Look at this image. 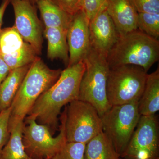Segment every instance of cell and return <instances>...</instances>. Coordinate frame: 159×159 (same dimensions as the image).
I'll return each mask as SVG.
<instances>
[{
    "mask_svg": "<svg viewBox=\"0 0 159 159\" xmlns=\"http://www.w3.org/2000/svg\"><path fill=\"white\" fill-rule=\"evenodd\" d=\"M61 71L50 68L38 57L31 64L11 102L9 123L24 120L39 97L57 81Z\"/></svg>",
    "mask_w": 159,
    "mask_h": 159,
    "instance_id": "3957f363",
    "label": "cell"
},
{
    "mask_svg": "<svg viewBox=\"0 0 159 159\" xmlns=\"http://www.w3.org/2000/svg\"><path fill=\"white\" fill-rule=\"evenodd\" d=\"M11 70L31 64L39 57L33 47L25 42L21 48L13 54L2 56Z\"/></svg>",
    "mask_w": 159,
    "mask_h": 159,
    "instance_id": "ffe728a7",
    "label": "cell"
},
{
    "mask_svg": "<svg viewBox=\"0 0 159 159\" xmlns=\"http://www.w3.org/2000/svg\"><path fill=\"white\" fill-rule=\"evenodd\" d=\"M66 109L60 117L59 134L53 137L47 126L37 123L35 119H24L22 142L27 155L32 159H53L66 143L65 131Z\"/></svg>",
    "mask_w": 159,
    "mask_h": 159,
    "instance_id": "5b68a950",
    "label": "cell"
},
{
    "mask_svg": "<svg viewBox=\"0 0 159 159\" xmlns=\"http://www.w3.org/2000/svg\"><path fill=\"white\" fill-rule=\"evenodd\" d=\"M120 159H124L122 158H120Z\"/></svg>",
    "mask_w": 159,
    "mask_h": 159,
    "instance_id": "4dcf8cb0",
    "label": "cell"
},
{
    "mask_svg": "<svg viewBox=\"0 0 159 159\" xmlns=\"http://www.w3.org/2000/svg\"><path fill=\"white\" fill-rule=\"evenodd\" d=\"M11 107L0 112V153L8 142L10 136L9 122Z\"/></svg>",
    "mask_w": 159,
    "mask_h": 159,
    "instance_id": "d4e9b609",
    "label": "cell"
},
{
    "mask_svg": "<svg viewBox=\"0 0 159 159\" xmlns=\"http://www.w3.org/2000/svg\"><path fill=\"white\" fill-rule=\"evenodd\" d=\"M107 0H81V10L85 13L89 22L105 7Z\"/></svg>",
    "mask_w": 159,
    "mask_h": 159,
    "instance_id": "cb8c5ba5",
    "label": "cell"
},
{
    "mask_svg": "<svg viewBox=\"0 0 159 159\" xmlns=\"http://www.w3.org/2000/svg\"><path fill=\"white\" fill-rule=\"evenodd\" d=\"M85 69L83 61L67 67L57 81L39 97L27 116L34 118L39 124L45 125L54 135L59 129L58 116L61 108L78 99Z\"/></svg>",
    "mask_w": 159,
    "mask_h": 159,
    "instance_id": "6da1fadb",
    "label": "cell"
},
{
    "mask_svg": "<svg viewBox=\"0 0 159 159\" xmlns=\"http://www.w3.org/2000/svg\"><path fill=\"white\" fill-rule=\"evenodd\" d=\"M10 3V0H2V4L0 6V33L2 30V25L3 19L5 14V11L7 7Z\"/></svg>",
    "mask_w": 159,
    "mask_h": 159,
    "instance_id": "f1b7e54d",
    "label": "cell"
},
{
    "mask_svg": "<svg viewBox=\"0 0 159 159\" xmlns=\"http://www.w3.org/2000/svg\"><path fill=\"white\" fill-rule=\"evenodd\" d=\"M30 2H31L34 3V4H35L37 3V2H38V1H42V0H29ZM45 1H51V0H45Z\"/></svg>",
    "mask_w": 159,
    "mask_h": 159,
    "instance_id": "f546056e",
    "label": "cell"
},
{
    "mask_svg": "<svg viewBox=\"0 0 159 159\" xmlns=\"http://www.w3.org/2000/svg\"><path fill=\"white\" fill-rule=\"evenodd\" d=\"M36 4L45 28H57L67 31L72 16L51 1L42 0Z\"/></svg>",
    "mask_w": 159,
    "mask_h": 159,
    "instance_id": "e0dca14e",
    "label": "cell"
},
{
    "mask_svg": "<svg viewBox=\"0 0 159 159\" xmlns=\"http://www.w3.org/2000/svg\"><path fill=\"white\" fill-rule=\"evenodd\" d=\"M139 102L112 106L101 118L102 130L110 138L120 156L127 148L141 115Z\"/></svg>",
    "mask_w": 159,
    "mask_h": 159,
    "instance_id": "52a82bcc",
    "label": "cell"
},
{
    "mask_svg": "<svg viewBox=\"0 0 159 159\" xmlns=\"http://www.w3.org/2000/svg\"><path fill=\"white\" fill-rule=\"evenodd\" d=\"M86 145L80 142H66L53 159H84Z\"/></svg>",
    "mask_w": 159,
    "mask_h": 159,
    "instance_id": "603a6c76",
    "label": "cell"
},
{
    "mask_svg": "<svg viewBox=\"0 0 159 159\" xmlns=\"http://www.w3.org/2000/svg\"><path fill=\"white\" fill-rule=\"evenodd\" d=\"M159 58L158 39L148 36L138 29L119 36L107 56L109 68L136 66L147 72Z\"/></svg>",
    "mask_w": 159,
    "mask_h": 159,
    "instance_id": "7a4b0ae2",
    "label": "cell"
},
{
    "mask_svg": "<svg viewBox=\"0 0 159 159\" xmlns=\"http://www.w3.org/2000/svg\"><path fill=\"white\" fill-rule=\"evenodd\" d=\"M106 9L119 36L138 29V12L130 0H107Z\"/></svg>",
    "mask_w": 159,
    "mask_h": 159,
    "instance_id": "4fadbf2b",
    "label": "cell"
},
{
    "mask_svg": "<svg viewBox=\"0 0 159 159\" xmlns=\"http://www.w3.org/2000/svg\"><path fill=\"white\" fill-rule=\"evenodd\" d=\"M124 159H159V124L156 115L141 116L127 148Z\"/></svg>",
    "mask_w": 159,
    "mask_h": 159,
    "instance_id": "9c48e42d",
    "label": "cell"
},
{
    "mask_svg": "<svg viewBox=\"0 0 159 159\" xmlns=\"http://www.w3.org/2000/svg\"><path fill=\"white\" fill-rule=\"evenodd\" d=\"M24 120L9 124L10 136L0 153V159H32L24 149L22 134Z\"/></svg>",
    "mask_w": 159,
    "mask_h": 159,
    "instance_id": "d6986e66",
    "label": "cell"
},
{
    "mask_svg": "<svg viewBox=\"0 0 159 159\" xmlns=\"http://www.w3.org/2000/svg\"><path fill=\"white\" fill-rule=\"evenodd\" d=\"M31 64L10 71L0 84V112L11 106Z\"/></svg>",
    "mask_w": 159,
    "mask_h": 159,
    "instance_id": "9a60e30c",
    "label": "cell"
},
{
    "mask_svg": "<svg viewBox=\"0 0 159 159\" xmlns=\"http://www.w3.org/2000/svg\"><path fill=\"white\" fill-rule=\"evenodd\" d=\"M138 109L141 116L155 115L159 110V70L147 75L145 89L139 99Z\"/></svg>",
    "mask_w": 159,
    "mask_h": 159,
    "instance_id": "5bb4252c",
    "label": "cell"
},
{
    "mask_svg": "<svg viewBox=\"0 0 159 159\" xmlns=\"http://www.w3.org/2000/svg\"><path fill=\"white\" fill-rule=\"evenodd\" d=\"M11 71L0 54V84L8 76Z\"/></svg>",
    "mask_w": 159,
    "mask_h": 159,
    "instance_id": "83f0119b",
    "label": "cell"
},
{
    "mask_svg": "<svg viewBox=\"0 0 159 159\" xmlns=\"http://www.w3.org/2000/svg\"><path fill=\"white\" fill-rule=\"evenodd\" d=\"M112 142L105 133L91 139L86 145L84 159H120Z\"/></svg>",
    "mask_w": 159,
    "mask_h": 159,
    "instance_id": "ac0fdd59",
    "label": "cell"
},
{
    "mask_svg": "<svg viewBox=\"0 0 159 159\" xmlns=\"http://www.w3.org/2000/svg\"><path fill=\"white\" fill-rule=\"evenodd\" d=\"M138 29L148 36L158 39L159 13H138Z\"/></svg>",
    "mask_w": 159,
    "mask_h": 159,
    "instance_id": "7402d4cb",
    "label": "cell"
},
{
    "mask_svg": "<svg viewBox=\"0 0 159 159\" xmlns=\"http://www.w3.org/2000/svg\"><path fill=\"white\" fill-rule=\"evenodd\" d=\"M71 16L81 10V0H51Z\"/></svg>",
    "mask_w": 159,
    "mask_h": 159,
    "instance_id": "4316f807",
    "label": "cell"
},
{
    "mask_svg": "<svg viewBox=\"0 0 159 159\" xmlns=\"http://www.w3.org/2000/svg\"><path fill=\"white\" fill-rule=\"evenodd\" d=\"M67 31L57 28H45L44 34L48 41L47 56L51 60L60 59L67 66L69 60Z\"/></svg>",
    "mask_w": 159,
    "mask_h": 159,
    "instance_id": "2e32d148",
    "label": "cell"
},
{
    "mask_svg": "<svg viewBox=\"0 0 159 159\" xmlns=\"http://www.w3.org/2000/svg\"><path fill=\"white\" fill-rule=\"evenodd\" d=\"M83 61L85 69L80 82L78 99L93 106L100 117L111 107L107 96L109 70L107 56L90 48Z\"/></svg>",
    "mask_w": 159,
    "mask_h": 159,
    "instance_id": "277c9868",
    "label": "cell"
},
{
    "mask_svg": "<svg viewBox=\"0 0 159 159\" xmlns=\"http://www.w3.org/2000/svg\"><path fill=\"white\" fill-rule=\"evenodd\" d=\"M67 142L87 144L103 131L102 121L95 107L88 102L74 100L66 107Z\"/></svg>",
    "mask_w": 159,
    "mask_h": 159,
    "instance_id": "ba28073f",
    "label": "cell"
},
{
    "mask_svg": "<svg viewBox=\"0 0 159 159\" xmlns=\"http://www.w3.org/2000/svg\"><path fill=\"white\" fill-rule=\"evenodd\" d=\"M89 22L82 10L72 16L67 31L69 60L67 66L83 61L90 48Z\"/></svg>",
    "mask_w": 159,
    "mask_h": 159,
    "instance_id": "8fae6325",
    "label": "cell"
},
{
    "mask_svg": "<svg viewBox=\"0 0 159 159\" xmlns=\"http://www.w3.org/2000/svg\"><path fill=\"white\" fill-rule=\"evenodd\" d=\"M25 41L14 25L2 29L0 33V54L9 55L22 47Z\"/></svg>",
    "mask_w": 159,
    "mask_h": 159,
    "instance_id": "44dd1931",
    "label": "cell"
},
{
    "mask_svg": "<svg viewBox=\"0 0 159 159\" xmlns=\"http://www.w3.org/2000/svg\"><path fill=\"white\" fill-rule=\"evenodd\" d=\"M147 72L134 65L109 68L107 96L111 106L139 102L143 93Z\"/></svg>",
    "mask_w": 159,
    "mask_h": 159,
    "instance_id": "8992f818",
    "label": "cell"
},
{
    "mask_svg": "<svg viewBox=\"0 0 159 159\" xmlns=\"http://www.w3.org/2000/svg\"><path fill=\"white\" fill-rule=\"evenodd\" d=\"M10 3L14 10V27L24 41L40 55L43 30L34 4L29 0H10Z\"/></svg>",
    "mask_w": 159,
    "mask_h": 159,
    "instance_id": "30bf717a",
    "label": "cell"
},
{
    "mask_svg": "<svg viewBox=\"0 0 159 159\" xmlns=\"http://www.w3.org/2000/svg\"><path fill=\"white\" fill-rule=\"evenodd\" d=\"M138 13H159V0H130Z\"/></svg>",
    "mask_w": 159,
    "mask_h": 159,
    "instance_id": "484cf974",
    "label": "cell"
},
{
    "mask_svg": "<svg viewBox=\"0 0 159 159\" xmlns=\"http://www.w3.org/2000/svg\"><path fill=\"white\" fill-rule=\"evenodd\" d=\"M89 32L91 48L107 56L119 34L106 6L89 23Z\"/></svg>",
    "mask_w": 159,
    "mask_h": 159,
    "instance_id": "7c38bea8",
    "label": "cell"
}]
</instances>
